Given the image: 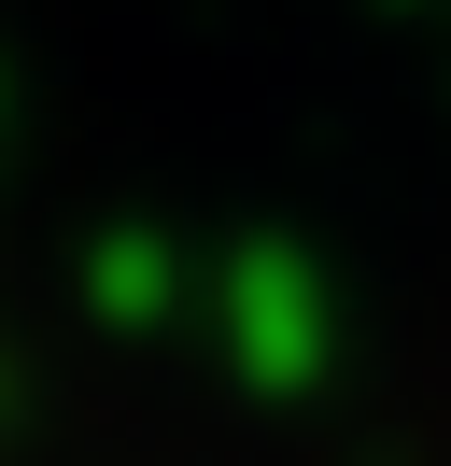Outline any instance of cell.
<instances>
[{"label":"cell","mask_w":451,"mask_h":466,"mask_svg":"<svg viewBox=\"0 0 451 466\" xmlns=\"http://www.w3.org/2000/svg\"><path fill=\"white\" fill-rule=\"evenodd\" d=\"M212 339H226V368H240L254 396H296V381L325 368V283H310V255L240 240V255L212 268Z\"/></svg>","instance_id":"1"},{"label":"cell","mask_w":451,"mask_h":466,"mask_svg":"<svg viewBox=\"0 0 451 466\" xmlns=\"http://www.w3.org/2000/svg\"><path fill=\"white\" fill-rule=\"evenodd\" d=\"M85 297H99V325H169L184 311V255H169L155 227H113L99 255H85Z\"/></svg>","instance_id":"2"}]
</instances>
